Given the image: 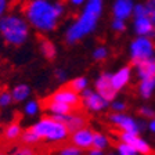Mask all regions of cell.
<instances>
[{
    "label": "cell",
    "mask_w": 155,
    "mask_h": 155,
    "mask_svg": "<svg viewBox=\"0 0 155 155\" xmlns=\"http://www.w3.org/2000/svg\"><path fill=\"white\" fill-rule=\"evenodd\" d=\"M21 134H22V127H21V125L18 122L8 123L3 130V139L8 143H14L17 140H19Z\"/></svg>",
    "instance_id": "ac0fdd59"
},
{
    "label": "cell",
    "mask_w": 155,
    "mask_h": 155,
    "mask_svg": "<svg viewBox=\"0 0 155 155\" xmlns=\"http://www.w3.org/2000/svg\"><path fill=\"white\" fill-rule=\"evenodd\" d=\"M50 98L61 101V103H65V104H68V105H71L72 108H78L82 101V98L79 97V93L72 90L69 86H64V87H61V89H58L55 93H53V96L50 97Z\"/></svg>",
    "instance_id": "9c48e42d"
},
{
    "label": "cell",
    "mask_w": 155,
    "mask_h": 155,
    "mask_svg": "<svg viewBox=\"0 0 155 155\" xmlns=\"http://www.w3.org/2000/svg\"><path fill=\"white\" fill-rule=\"evenodd\" d=\"M82 101L84 108H87L89 111H93V112H98V111H103L108 107V101L101 97L97 91H93L90 89H84L82 91Z\"/></svg>",
    "instance_id": "52a82bcc"
},
{
    "label": "cell",
    "mask_w": 155,
    "mask_h": 155,
    "mask_svg": "<svg viewBox=\"0 0 155 155\" xmlns=\"http://www.w3.org/2000/svg\"><path fill=\"white\" fill-rule=\"evenodd\" d=\"M136 67H137V75L140 79L155 78V57L144 60V61L136 64Z\"/></svg>",
    "instance_id": "e0dca14e"
},
{
    "label": "cell",
    "mask_w": 155,
    "mask_h": 155,
    "mask_svg": "<svg viewBox=\"0 0 155 155\" xmlns=\"http://www.w3.org/2000/svg\"><path fill=\"white\" fill-rule=\"evenodd\" d=\"M96 91L104 97L108 103L114 100L116 97V90L114 89L112 83H111V74H103L97 78L96 81Z\"/></svg>",
    "instance_id": "ba28073f"
},
{
    "label": "cell",
    "mask_w": 155,
    "mask_h": 155,
    "mask_svg": "<svg viewBox=\"0 0 155 155\" xmlns=\"http://www.w3.org/2000/svg\"><path fill=\"white\" fill-rule=\"evenodd\" d=\"M0 35L8 45L21 46L28 40L29 24L24 17L10 13L0 18Z\"/></svg>",
    "instance_id": "3957f363"
},
{
    "label": "cell",
    "mask_w": 155,
    "mask_h": 155,
    "mask_svg": "<svg viewBox=\"0 0 155 155\" xmlns=\"http://www.w3.org/2000/svg\"><path fill=\"white\" fill-rule=\"evenodd\" d=\"M39 47H40V51H42V54L45 55L47 60H53V58L55 57V54H57V48H55L54 43L50 42L48 39H40V45H39Z\"/></svg>",
    "instance_id": "44dd1931"
},
{
    "label": "cell",
    "mask_w": 155,
    "mask_h": 155,
    "mask_svg": "<svg viewBox=\"0 0 155 155\" xmlns=\"http://www.w3.org/2000/svg\"><path fill=\"white\" fill-rule=\"evenodd\" d=\"M130 57H132L133 64L148 60L154 57V45L147 36H140L136 40H133L130 45Z\"/></svg>",
    "instance_id": "5b68a950"
},
{
    "label": "cell",
    "mask_w": 155,
    "mask_h": 155,
    "mask_svg": "<svg viewBox=\"0 0 155 155\" xmlns=\"http://www.w3.org/2000/svg\"><path fill=\"white\" fill-rule=\"evenodd\" d=\"M107 55H108V51L105 47H97L93 51V58L96 61H103L107 58Z\"/></svg>",
    "instance_id": "f546056e"
},
{
    "label": "cell",
    "mask_w": 155,
    "mask_h": 155,
    "mask_svg": "<svg viewBox=\"0 0 155 155\" xmlns=\"http://www.w3.org/2000/svg\"><path fill=\"white\" fill-rule=\"evenodd\" d=\"M8 8V0H0V18L7 13Z\"/></svg>",
    "instance_id": "8d00e7d4"
},
{
    "label": "cell",
    "mask_w": 155,
    "mask_h": 155,
    "mask_svg": "<svg viewBox=\"0 0 155 155\" xmlns=\"http://www.w3.org/2000/svg\"><path fill=\"white\" fill-rule=\"evenodd\" d=\"M130 75H132V72H130L129 67L120 68L118 72H115L114 75H111V83H112L114 89H115L116 91L120 90V89H123L126 84L129 83Z\"/></svg>",
    "instance_id": "9a60e30c"
},
{
    "label": "cell",
    "mask_w": 155,
    "mask_h": 155,
    "mask_svg": "<svg viewBox=\"0 0 155 155\" xmlns=\"http://www.w3.org/2000/svg\"><path fill=\"white\" fill-rule=\"evenodd\" d=\"M40 111V103L36 100H28L24 105V112L28 116H35Z\"/></svg>",
    "instance_id": "603a6c76"
},
{
    "label": "cell",
    "mask_w": 155,
    "mask_h": 155,
    "mask_svg": "<svg viewBox=\"0 0 155 155\" xmlns=\"http://www.w3.org/2000/svg\"><path fill=\"white\" fill-rule=\"evenodd\" d=\"M133 13V2L132 0H116L114 4V15L115 18L126 19Z\"/></svg>",
    "instance_id": "2e32d148"
},
{
    "label": "cell",
    "mask_w": 155,
    "mask_h": 155,
    "mask_svg": "<svg viewBox=\"0 0 155 155\" xmlns=\"http://www.w3.org/2000/svg\"><path fill=\"white\" fill-rule=\"evenodd\" d=\"M112 28L115 29L116 32H122L126 29V25H125V19H119V18H115L112 22Z\"/></svg>",
    "instance_id": "1f68e13d"
},
{
    "label": "cell",
    "mask_w": 155,
    "mask_h": 155,
    "mask_svg": "<svg viewBox=\"0 0 155 155\" xmlns=\"http://www.w3.org/2000/svg\"><path fill=\"white\" fill-rule=\"evenodd\" d=\"M0 155H7V154H6L4 151H0Z\"/></svg>",
    "instance_id": "b9f144b4"
},
{
    "label": "cell",
    "mask_w": 155,
    "mask_h": 155,
    "mask_svg": "<svg viewBox=\"0 0 155 155\" xmlns=\"http://www.w3.org/2000/svg\"><path fill=\"white\" fill-rule=\"evenodd\" d=\"M119 139L120 141L127 143L132 147H134L136 151L140 152L143 155H150L151 154V147L147 141H144L143 139H140L137 134H133V133H127V132H120L119 133Z\"/></svg>",
    "instance_id": "30bf717a"
},
{
    "label": "cell",
    "mask_w": 155,
    "mask_h": 155,
    "mask_svg": "<svg viewBox=\"0 0 155 155\" xmlns=\"http://www.w3.org/2000/svg\"><path fill=\"white\" fill-rule=\"evenodd\" d=\"M110 120L116 126L119 127L122 132H127V133H133V134H139L141 132V129L144 127V122H140V120H134L133 118L127 115H123L120 112L112 114L110 116Z\"/></svg>",
    "instance_id": "8992f818"
},
{
    "label": "cell",
    "mask_w": 155,
    "mask_h": 155,
    "mask_svg": "<svg viewBox=\"0 0 155 155\" xmlns=\"http://www.w3.org/2000/svg\"><path fill=\"white\" fill-rule=\"evenodd\" d=\"M141 15H148L147 14V8L143 4H137L134 7V17H141Z\"/></svg>",
    "instance_id": "d590c367"
},
{
    "label": "cell",
    "mask_w": 155,
    "mask_h": 155,
    "mask_svg": "<svg viewBox=\"0 0 155 155\" xmlns=\"http://www.w3.org/2000/svg\"><path fill=\"white\" fill-rule=\"evenodd\" d=\"M11 96H13V101L14 103H22L26 101L31 96V89H29L28 84H17L13 87V90L10 91Z\"/></svg>",
    "instance_id": "d6986e66"
},
{
    "label": "cell",
    "mask_w": 155,
    "mask_h": 155,
    "mask_svg": "<svg viewBox=\"0 0 155 155\" xmlns=\"http://www.w3.org/2000/svg\"><path fill=\"white\" fill-rule=\"evenodd\" d=\"M93 136L94 133L90 129H86V127H81V129L75 130L71 136L72 144L79 147L81 150L84 148H90L93 145Z\"/></svg>",
    "instance_id": "8fae6325"
},
{
    "label": "cell",
    "mask_w": 155,
    "mask_h": 155,
    "mask_svg": "<svg viewBox=\"0 0 155 155\" xmlns=\"http://www.w3.org/2000/svg\"><path fill=\"white\" fill-rule=\"evenodd\" d=\"M45 108L53 116H62V115H68L74 111L71 105H68L65 103L61 101L53 100V98H47V101H45Z\"/></svg>",
    "instance_id": "4fadbf2b"
},
{
    "label": "cell",
    "mask_w": 155,
    "mask_h": 155,
    "mask_svg": "<svg viewBox=\"0 0 155 155\" xmlns=\"http://www.w3.org/2000/svg\"><path fill=\"white\" fill-rule=\"evenodd\" d=\"M111 107H112V111L114 112H123L126 110V104L122 103V101H111Z\"/></svg>",
    "instance_id": "d6a6232c"
},
{
    "label": "cell",
    "mask_w": 155,
    "mask_h": 155,
    "mask_svg": "<svg viewBox=\"0 0 155 155\" xmlns=\"http://www.w3.org/2000/svg\"><path fill=\"white\" fill-rule=\"evenodd\" d=\"M116 151H118L119 155H137L139 154V152L136 151L134 147H132L130 144L123 143V141H120L119 144L116 145Z\"/></svg>",
    "instance_id": "484cf974"
},
{
    "label": "cell",
    "mask_w": 155,
    "mask_h": 155,
    "mask_svg": "<svg viewBox=\"0 0 155 155\" xmlns=\"http://www.w3.org/2000/svg\"><path fill=\"white\" fill-rule=\"evenodd\" d=\"M11 155H35V151L31 148V145H24V147H18L15 148Z\"/></svg>",
    "instance_id": "f1b7e54d"
},
{
    "label": "cell",
    "mask_w": 155,
    "mask_h": 155,
    "mask_svg": "<svg viewBox=\"0 0 155 155\" xmlns=\"http://www.w3.org/2000/svg\"><path fill=\"white\" fill-rule=\"evenodd\" d=\"M57 119L62 120L65 123V126L68 127L69 133H74L75 130L81 129V127H84L86 125V119H84V116L79 115V114H68V115H62V116H54Z\"/></svg>",
    "instance_id": "5bb4252c"
},
{
    "label": "cell",
    "mask_w": 155,
    "mask_h": 155,
    "mask_svg": "<svg viewBox=\"0 0 155 155\" xmlns=\"http://www.w3.org/2000/svg\"><path fill=\"white\" fill-rule=\"evenodd\" d=\"M87 155H104V152H103V150H98V148H91L90 151L87 152Z\"/></svg>",
    "instance_id": "74e56055"
},
{
    "label": "cell",
    "mask_w": 155,
    "mask_h": 155,
    "mask_svg": "<svg viewBox=\"0 0 155 155\" xmlns=\"http://www.w3.org/2000/svg\"><path fill=\"white\" fill-rule=\"evenodd\" d=\"M24 14L29 25L40 32H50L55 29L60 17L64 14V4H54L48 0H29L24 6Z\"/></svg>",
    "instance_id": "6da1fadb"
},
{
    "label": "cell",
    "mask_w": 155,
    "mask_h": 155,
    "mask_svg": "<svg viewBox=\"0 0 155 155\" xmlns=\"http://www.w3.org/2000/svg\"><path fill=\"white\" fill-rule=\"evenodd\" d=\"M13 103V96L10 91H2L0 93V107L2 108H6L10 104Z\"/></svg>",
    "instance_id": "83f0119b"
},
{
    "label": "cell",
    "mask_w": 155,
    "mask_h": 155,
    "mask_svg": "<svg viewBox=\"0 0 155 155\" xmlns=\"http://www.w3.org/2000/svg\"><path fill=\"white\" fill-rule=\"evenodd\" d=\"M19 140L25 145H35L40 141V137H39L38 133L33 130V127H29V129L22 130V134H21Z\"/></svg>",
    "instance_id": "7402d4cb"
},
{
    "label": "cell",
    "mask_w": 155,
    "mask_h": 155,
    "mask_svg": "<svg viewBox=\"0 0 155 155\" xmlns=\"http://www.w3.org/2000/svg\"><path fill=\"white\" fill-rule=\"evenodd\" d=\"M134 31L140 36H152L155 35V25L148 15L134 17Z\"/></svg>",
    "instance_id": "7c38bea8"
},
{
    "label": "cell",
    "mask_w": 155,
    "mask_h": 155,
    "mask_svg": "<svg viewBox=\"0 0 155 155\" xmlns=\"http://www.w3.org/2000/svg\"><path fill=\"white\" fill-rule=\"evenodd\" d=\"M139 112L143 116H145V118H151V119L155 116V111L152 110V108H150V107H141Z\"/></svg>",
    "instance_id": "836d02e7"
},
{
    "label": "cell",
    "mask_w": 155,
    "mask_h": 155,
    "mask_svg": "<svg viewBox=\"0 0 155 155\" xmlns=\"http://www.w3.org/2000/svg\"><path fill=\"white\" fill-rule=\"evenodd\" d=\"M108 155H119V154H118V152H110Z\"/></svg>",
    "instance_id": "60d3db41"
},
{
    "label": "cell",
    "mask_w": 155,
    "mask_h": 155,
    "mask_svg": "<svg viewBox=\"0 0 155 155\" xmlns=\"http://www.w3.org/2000/svg\"><path fill=\"white\" fill-rule=\"evenodd\" d=\"M101 7H103V0H87L82 15L68 28L65 35L67 43L74 45L83 39L87 33L93 32L101 14Z\"/></svg>",
    "instance_id": "7a4b0ae2"
},
{
    "label": "cell",
    "mask_w": 155,
    "mask_h": 155,
    "mask_svg": "<svg viewBox=\"0 0 155 155\" xmlns=\"http://www.w3.org/2000/svg\"><path fill=\"white\" fill-rule=\"evenodd\" d=\"M54 78L58 82H64V81H67V72L64 69H61V68H58L54 72Z\"/></svg>",
    "instance_id": "e575fe53"
},
{
    "label": "cell",
    "mask_w": 155,
    "mask_h": 155,
    "mask_svg": "<svg viewBox=\"0 0 155 155\" xmlns=\"http://www.w3.org/2000/svg\"><path fill=\"white\" fill-rule=\"evenodd\" d=\"M33 130L38 133L40 140L48 143H61L65 141L69 136V130L62 120L57 119L54 116H45L39 119L32 126Z\"/></svg>",
    "instance_id": "277c9868"
},
{
    "label": "cell",
    "mask_w": 155,
    "mask_h": 155,
    "mask_svg": "<svg viewBox=\"0 0 155 155\" xmlns=\"http://www.w3.org/2000/svg\"><path fill=\"white\" fill-rule=\"evenodd\" d=\"M155 90V78H147V79H141L139 84V93L143 98H150L154 94Z\"/></svg>",
    "instance_id": "ffe728a7"
},
{
    "label": "cell",
    "mask_w": 155,
    "mask_h": 155,
    "mask_svg": "<svg viewBox=\"0 0 155 155\" xmlns=\"http://www.w3.org/2000/svg\"><path fill=\"white\" fill-rule=\"evenodd\" d=\"M87 79L84 76H79V78H75L74 81H71V83L68 84V86L71 87L72 90H75L76 93H82L87 87Z\"/></svg>",
    "instance_id": "cb8c5ba5"
},
{
    "label": "cell",
    "mask_w": 155,
    "mask_h": 155,
    "mask_svg": "<svg viewBox=\"0 0 155 155\" xmlns=\"http://www.w3.org/2000/svg\"><path fill=\"white\" fill-rule=\"evenodd\" d=\"M145 8H147V14H148L150 19L155 25V0H148V3L145 4Z\"/></svg>",
    "instance_id": "4dcf8cb0"
},
{
    "label": "cell",
    "mask_w": 155,
    "mask_h": 155,
    "mask_svg": "<svg viewBox=\"0 0 155 155\" xmlns=\"http://www.w3.org/2000/svg\"><path fill=\"white\" fill-rule=\"evenodd\" d=\"M58 155H83V154H82L79 147L72 144V145H65V147H62V148L58 151Z\"/></svg>",
    "instance_id": "4316f807"
},
{
    "label": "cell",
    "mask_w": 155,
    "mask_h": 155,
    "mask_svg": "<svg viewBox=\"0 0 155 155\" xmlns=\"http://www.w3.org/2000/svg\"><path fill=\"white\" fill-rule=\"evenodd\" d=\"M94 148H98V150H104L108 147V139L107 136H104L103 133H94L93 136V145Z\"/></svg>",
    "instance_id": "d4e9b609"
},
{
    "label": "cell",
    "mask_w": 155,
    "mask_h": 155,
    "mask_svg": "<svg viewBox=\"0 0 155 155\" xmlns=\"http://www.w3.org/2000/svg\"><path fill=\"white\" fill-rule=\"evenodd\" d=\"M148 129L151 130L152 133H155V116H154V118H152V119H151V122L148 123Z\"/></svg>",
    "instance_id": "f35d334b"
},
{
    "label": "cell",
    "mask_w": 155,
    "mask_h": 155,
    "mask_svg": "<svg viewBox=\"0 0 155 155\" xmlns=\"http://www.w3.org/2000/svg\"><path fill=\"white\" fill-rule=\"evenodd\" d=\"M69 3L74 4V6H81L84 3V0H69Z\"/></svg>",
    "instance_id": "ab89813d"
}]
</instances>
